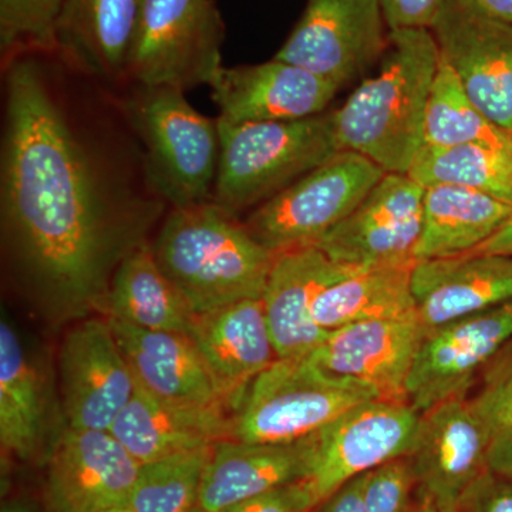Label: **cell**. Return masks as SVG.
Listing matches in <instances>:
<instances>
[{"instance_id":"cell-14","label":"cell","mask_w":512,"mask_h":512,"mask_svg":"<svg viewBox=\"0 0 512 512\" xmlns=\"http://www.w3.org/2000/svg\"><path fill=\"white\" fill-rule=\"evenodd\" d=\"M60 392L67 427L110 431L137 389L109 319H84L59 353Z\"/></svg>"},{"instance_id":"cell-20","label":"cell","mask_w":512,"mask_h":512,"mask_svg":"<svg viewBox=\"0 0 512 512\" xmlns=\"http://www.w3.org/2000/svg\"><path fill=\"white\" fill-rule=\"evenodd\" d=\"M188 336L218 392L235 412L256 377L279 359L261 299H245L197 313Z\"/></svg>"},{"instance_id":"cell-5","label":"cell","mask_w":512,"mask_h":512,"mask_svg":"<svg viewBox=\"0 0 512 512\" xmlns=\"http://www.w3.org/2000/svg\"><path fill=\"white\" fill-rule=\"evenodd\" d=\"M116 93L170 207L211 201L221 154L218 119L195 110L175 87L131 83Z\"/></svg>"},{"instance_id":"cell-36","label":"cell","mask_w":512,"mask_h":512,"mask_svg":"<svg viewBox=\"0 0 512 512\" xmlns=\"http://www.w3.org/2000/svg\"><path fill=\"white\" fill-rule=\"evenodd\" d=\"M457 512H512L511 478L488 468L467 488Z\"/></svg>"},{"instance_id":"cell-24","label":"cell","mask_w":512,"mask_h":512,"mask_svg":"<svg viewBox=\"0 0 512 512\" xmlns=\"http://www.w3.org/2000/svg\"><path fill=\"white\" fill-rule=\"evenodd\" d=\"M137 0H64L57 20L56 56L74 72L120 92Z\"/></svg>"},{"instance_id":"cell-28","label":"cell","mask_w":512,"mask_h":512,"mask_svg":"<svg viewBox=\"0 0 512 512\" xmlns=\"http://www.w3.org/2000/svg\"><path fill=\"white\" fill-rule=\"evenodd\" d=\"M107 315L148 330L188 333L194 311L180 289L164 274L150 242L121 261L107 296Z\"/></svg>"},{"instance_id":"cell-44","label":"cell","mask_w":512,"mask_h":512,"mask_svg":"<svg viewBox=\"0 0 512 512\" xmlns=\"http://www.w3.org/2000/svg\"><path fill=\"white\" fill-rule=\"evenodd\" d=\"M2 512H36L33 510L32 507H30L29 504L25 503H18V501H15V503H8L3 505Z\"/></svg>"},{"instance_id":"cell-33","label":"cell","mask_w":512,"mask_h":512,"mask_svg":"<svg viewBox=\"0 0 512 512\" xmlns=\"http://www.w3.org/2000/svg\"><path fill=\"white\" fill-rule=\"evenodd\" d=\"M64 0H0L2 60L20 53L56 55V28Z\"/></svg>"},{"instance_id":"cell-27","label":"cell","mask_w":512,"mask_h":512,"mask_svg":"<svg viewBox=\"0 0 512 512\" xmlns=\"http://www.w3.org/2000/svg\"><path fill=\"white\" fill-rule=\"evenodd\" d=\"M45 377L8 320L0 323V444L3 456L30 460L46 431Z\"/></svg>"},{"instance_id":"cell-1","label":"cell","mask_w":512,"mask_h":512,"mask_svg":"<svg viewBox=\"0 0 512 512\" xmlns=\"http://www.w3.org/2000/svg\"><path fill=\"white\" fill-rule=\"evenodd\" d=\"M170 208L116 92L56 55L3 62L2 248L39 309L106 312L121 261Z\"/></svg>"},{"instance_id":"cell-18","label":"cell","mask_w":512,"mask_h":512,"mask_svg":"<svg viewBox=\"0 0 512 512\" xmlns=\"http://www.w3.org/2000/svg\"><path fill=\"white\" fill-rule=\"evenodd\" d=\"M208 87L220 110L218 119L231 124L309 119L325 113L340 90L275 57L265 63L222 66Z\"/></svg>"},{"instance_id":"cell-31","label":"cell","mask_w":512,"mask_h":512,"mask_svg":"<svg viewBox=\"0 0 512 512\" xmlns=\"http://www.w3.org/2000/svg\"><path fill=\"white\" fill-rule=\"evenodd\" d=\"M463 144L512 150V134L495 126L477 109L450 64L440 56L427 103L423 146L446 148Z\"/></svg>"},{"instance_id":"cell-3","label":"cell","mask_w":512,"mask_h":512,"mask_svg":"<svg viewBox=\"0 0 512 512\" xmlns=\"http://www.w3.org/2000/svg\"><path fill=\"white\" fill-rule=\"evenodd\" d=\"M151 249L195 315L261 299L278 256L212 200L170 208Z\"/></svg>"},{"instance_id":"cell-30","label":"cell","mask_w":512,"mask_h":512,"mask_svg":"<svg viewBox=\"0 0 512 512\" xmlns=\"http://www.w3.org/2000/svg\"><path fill=\"white\" fill-rule=\"evenodd\" d=\"M407 175L424 188L460 185L512 205V150L507 148L483 144L423 146Z\"/></svg>"},{"instance_id":"cell-42","label":"cell","mask_w":512,"mask_h":512,"mask_svg":"<svg viewBox=\"0 0 512 512\" xmlns=\"http://www.w3.org/2000/svg\"><path fill=\"white\" fill-rule=\"evenodd\" d=\"M488 15L512 25V0H473Z\"/></svg>"},{"instance_id":"cell-15","label":"cell","mask_w":512,"mask_h":512,"mask_svg":"<svg viewBox=\"0 0 512 512\" xmlns=\"http://www.w3.org/2000/svg\"><path fill=\"white\" fill-rule=\"evenodd\" d=\"M141 464L110 431L67 427L46 477L47 512H106L128 505Z\"/></svg>"},{"instance_id":"cell-16","label":"cell","mask_w":512,"mask_h":512,"mask_svg":"<svg viewBox=\"0 0 512 512\" xmlns=\"http://www.w3.org/2000/svg\"><path fill=\"white\" fill-rule=\"evenodd\" d=\"M490 431L466 397L448 400L421 414L412 458L417 495L441 510L457 511L461 497L488 470Z\"/></svg>"},{"instance_id":"cell-40","label":"cell","mask_w":512,"mask_h":512,"mask_svg":"<svg viewBox=\"0 0 512 512\" xmlns=\"http://www.w3.org/2000/svg\"><path fill=\"white\" fill-rule=\"evenodd\" d=\"M488 468L512 480V427L495 434L491 440Z\"/></svg>"},{"instance_id":"cell-21","label":"cell","mask_w":512,"mask_h":512,"mask_svg":"<svg viewBox=\"0 0 512 512\" xmlns=\"http://www.w3.org/2000/svg\"><path fill=\"white\" fill-rule=\"evenodd\" d=\"M416 313L426 330L512 302V255L467 252L416 262Z\"/></svg>"},{"instance_id":"cell-25","label":"cell","mask_w":512,"mask_h":512,"mask_svg":"<svg viewBox=\"0 0 512 512\" xmlns=\"http://www.w3.org/2000/svg\"><path fill=\"white\" fill-rule=\"evenodd\" d=\"M227 412L165 402L137 384L110 433L138 463H153L234 439V416Z\"/></svg>"},{"instance_id":"cell-12","label":"cell","mask_w":512,"mask_h":512,"mask_svg":"<svg viewBox=\"0 0 512 512\" xmlns=\"http://www.w3.org/2000/svg\"><path fill=\"white\" fill-rule=\"evenodd\" d=\"M512 339V302L427 330L407 377V402L420 414L466 396L480 370Z\"/></svg>"},{"instance_id":"cell-29","label":"cell","mask_w":512,"mask_h":512,"mask_svg":"<svg viewBox=\"0 0 512 512\" xmlns=\"http://www.w3.org/2000/svg\"><path fill=\"white\" fill-rule=\"evenodd\" d=\"M414 265L416 262L363 268L330 285L313 302V319L329 332L350 323L394 318L416 311L412 292Z\"/></svg>"},{"instance_id":"cell-8","label":"cell","mask_w":512,"mask_h":512,"mask_svg":"<svg viewBox=\"0 0 512 512\" xmlns=\"http://www.w3.org/2000/svg\"><path fill=\"white\" fill-rule=\"evenodd\" d=\"M384 174L369 158L340 151L256 207L245 228L275 254L312 247L355 210Z\"/></svg>"},{"instance_id":"cell-23","label":"cell","mask_w":512,"mask_h":512,"mask_svg":"<svg viewBox=\"0 0 512 512\" xmlns=\"http://www.w3.org/2000/svg\"><path fill=\"white\" fill-rule=\"evenodd\" d=\"M141 389L165 402L228 410L210 370L187 333L148 330L110 319Z\"/></svg>"},{"instance_id":"cell-37","label":"cell","mask_w":512,"mask_h":512,"mask_svg":"<svg viewBox=\"0 0 512 512\" xmlns=\"http://www.w3.org/2000/svg\"><path fill=\"white\" fill-rule=\"evenodd\" d=\"M316 504L302 481L248 498L221 512H312Z\"/></svg>"},{"instance_id":"cell-41","label":"cell","mask_w":512,"mask_h":512,"mask_svg":"<svg viewBox=\"0 0 512 512\" xmlns=\"http://www.w3.org/2000/svg\"><path fill=\"white\" fill-rule=\"evenodd\" d=\"M473 252H480V254L512 255V215L508 218V221L505 222L503 227L495 232L493 237L485 241L480 248H477L476 251Z\"/></svg>"},{"instance_id":"cell-43","label":"cell","mask_w":512,"mask_h":512,"mask_svg":"<svg viewBox=\"0 0 512 512\" xmlns=\"http://www.w3.org/2000/svg\"><path fill=\"white\" fill-rule=\"evenodd\" d=\"M407 512H457V511H446L441 510L439 505L433 503L430 498L423 497V495H414L412 505H410L409 511Z\"/></svg>"},{"instance_id":"cell-34","label":"cell","mask_w":512,"mask_h":512,"mask_svg":"<svg viewBox=\"0 0 512 512\" xmlns=\"http://www.w3.org/2000/svg\"><path fill=\"white\" fill-rule=\"evenodd\" d=\"M471 407L491 436L512 427V339L484 369L483 386Z\"/></svg>"},{"instance_id":"cell-13","label":"cell","mask_w":512,"mask_h":512,"mask_svg":"<svg viewBox=\"0 0 512 512\" xmlns=\"http://www.w3.org/2000/svg\"><path fill=\"white\" fill-rule=\"evenodd\" d=\"M424 187L386 173L340 224L312 247L340 264L377 268L410 264L421 232Z\"/></svg>"},{"instance_id":"cell-7","label":"cell","mask_w":512,"mask_h":512,"mask_svg":"<svg viewBox=\"0 0 512 512\" xmlns=\"http://www.w3.org/2000/svg\"><path fill=\"white\" fill-rule=\"evenodd\" d=\"M225 25L212 0H137L127 84L188 90L222 67Z\"/></svg>"},{"instance_id":"cell-6","label":"cell","mask_w":512,"mask_h":512,"mask_svg":"<svg viewBox=\"0 0 512 512\" xmlns=\"http://www.w3.org/2000/svg\"><path fill=\"white\" fill-rule=\"evenodd\" d=\"M377 399L369 384L325 372L308 357L278 359L248 387L235 412L234 440L292 443Z\"/></svg>"},{"instance_id":"cell-9","label":"cell","mask_w":512,"mask_h":512,"mask_svg":"<svg viewBox=\"0 0 512 512\" xmlns=\"http://www.w3.org/2000/svg\"><path fill=\"white\" fill-rule=\"evenodd\" d=\"M386 29L380 0H309L275 59L342 89L382 60Z\"/></svg>"},{"instance_id":"cell-17","label":"cell","mask_w":512,"mask_h":512,"mask_svg":"<svg viewBox=\"0 0 512 512\" xmlns=\"http://www.w3.org/2000/svg\"><path fill=\"white\" fill-rule=\"evenodd\" d=\"M426 328L416 311L329 330L308 359L325 372L369 384L380 399L407 402L406 383Z\"/></svg>"},{"instance_id":"cell-4","label":"cell","mask_w":512,"mask_h":512,"mask_svg":"<svg viewBox=\"0 0 512 512\" xmlns=\"http://www.w3.org/2000/svg\"><path fill=\"white\" fill-rule=\"evenodd\" d=\"M218 127L221 154L212 201L237 217L342 151L333 110L309 119L268 123L218 119Z\"/></svg>"},{"instance_id":"cell-35","label":"cell","mask_w":512,"mask_h":512,"mask_svg":"<svg viewBox=\"0 0 512 512\" xmlns=\"http://www.w3.org/2000/svg\"><path fill=\"white\" fill-rule=\"evenodd\" d=\"M417 490L412 458L404 456L387 461L366 474V512H407Z\"/></svg>"},{"instance_id":"cell-11","label":"cell","mask_w":512,"mask_h":512,"mask_svg":"<svg viewBox=\"0 0 512 512\" xmlns=\"http://www.w3.org/2000/svg\"><path fill=\"white\" fill-rule=\"evenodd\" d=\"M431 32L464 92L495 126L512 134V25L473 0H446Z\"/></svg>"},{"instance_id":"cell-10","label":"cell","mask_w":512,"mask_h":512,"mask_svg":"<svg viewBox=\"0 0 512 512\" xmlns=\"http://www.w3.org/2000/svg\"><path fill=\"white\" fill-rule=\"evenodd\" d=\"M420 417L410 403L377 399L357 404L319 430L311 473L303 480L316 507L352 478L410 456Z\"/></svg>"},{"instance_id":"cell-26","label":"cell","mask_w":512,"mask_h":512,"mask_svg":"<svg viewBox=\"0 0 512 512\" xmlns=\"http://www.w3.org/2000/svg\"><path fill=\"white\" fill-rule=\"evenodd\" d=\"M512 215V205L460 185L424 188L417 262L476 251Z\"/></svg>"},{"instance_id":"cell-22","label":"cell","mask_w":512,"mask_h":512,"mask_svg":"<svg viewBox=\"0 0 512 512\" xmlns=\"http://www.w3.org/2000/svg\"><path fill=\"white\" fill-rule=\"evenodd\" d=\"M316 433L292 443L229 439L214 444L202 476L198 507L221 512L255 495L305 480L315 460Z\"/></svg>"},{"instance_id":"cell-32","label":"cell","mask_w":512,"mask_h":512,"mask_svg":"<svg viewBox=\"0 0 512 512\" xmlns=\"http://www.w3.org/2000/svg\"><path fill=\"white\" fill-rule=\"evenodd\" d=\"M212 447L141 464L128 507L134 512H191L198 505Z\"/></svg>"},{"instance_id":"cell-38","label":"cell","mask_w":512,"mask_h":512,"mask_svg":"<svg viewBox=\"0 0 512 512\" xmlns=\"http://www.w3.org/2000/svg\"><path fill=\"white\" fill-rule=\"evenodd\" d=\"M446 0H380L387 28L431 29Z\"/></svg>"},{"instance_id":"cell-46","label":"cell","mask_w":512,"mask_h":512,"mask_svg":"<svg viewBox=\"0 0 512 512\" xmlns=\"http://www.w3.org/2000/svg\"><path fill=\"white\" fill-rule=\"evenodd\" d=\"M191 512H207V511L202 510V508L198 507V505H197V507H195L194 510H192Z\"/></svg>"},{"instance_id":"cell-19","label":"cell","mask_w":512,"mask_h":512,"mask_svg":"<svg viewBox=\"0 0 512 512\" xmlns=\"http://www.w3.org/2000/svg\"><path fill=\"white\" fill-rule=\"evenodd\" d=\"M360 269L333 261L316 247L276 256L261 301L279 359H302L318 348L328 332L313 319V302L320 292Z\"/></svg>"},{"instance_id":"cell-2","label":"cell","mask_w":512,"mask_h":512,"mask_svg":"<svg viewBox=\"0 0 512 512\" xmlns=\"http://www.w3.org/2000/svg\"><path fill=\"white\" fill-rule=\"evenodd\" d=\"M439 64L431 30H390L379 72L333 110L340 150L369 158L386 173H409L424 144V119Z\"/></svg>"},{"instance_id":"cell-39","label":"cell","mask_w":512,"mask_h":512,"mask_svg":"<svg viewBox=\"0 0 512 512\" xmlns=\"http://www.w3.org/2000/svg\"><path fill=\"white\" fill-rule=\"evenodd\" d=\"M367 473L352 478L339 487L335 493L323 501L320 512H366L363 491H365Z\"/></svg>"},{"instance_id":"cell-45","label":"cell","mask_w":512,"mask_h":512,"mask_svg":"<svg viewBox=\"0 0 512 512\" xmlns=\"http://www.w3.org/2000/svg\"><path fill=\"white\" fill-rule=\"evenodd\" d=\"M106 512H134V511L131 510V508L128 507V505H124V507L113 508V510H109Z\"/></svg>"}]
</instances>
